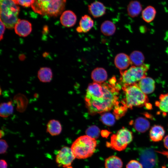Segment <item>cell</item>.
Masks as SVG:
<instances>
[{"mask_svg": "<svg viewBox=\"0 0 168 168\" xmlns=\"http://www.w3.org/2000/svg\"><path fill=\"white\" fill-rule=\"evenodd\" d=\"M119 84L95 82L88 85L85 97L86 106L91 115L105 112L118 104Z\"/></svg>", "mask_w": 168, "mask_h": 168, "instance_id": "obj_1", "label": "cell"}, {"mask_svg": "<svg viewBox=\"0 0 168 168\" xmlns=\"http://www.w3.org/2000/svg\"><path fill=\"white\" fill-rule=\"evenodd\" d=\"M122 89L125 96L122 104L127 108L132 109L133 107L145 106L147 109H151L147 96L141 90L137 83L122 86Z\"/></svg>", "mask_w": 168, "mask_h": 168, "instance_id": "obj_2", "label": "cell"}, {"mask_svg": "<svg viewBox=\"0 0 168 168\" xmlns=\"http://www.w3.org/2000/svg\"><path fill=\"white\" fill-rule=\"evenodd\" d=\"M66 0H32L31 7L35 13L49 17L57 16L64 9Z\"/></svg>", "mask_w": 168, "mask_h": 168, "instance_id": "obj_3", "label": "cell"}, {"mask_svg": "<svg viewBox=\"0 0 168 168\" xmlns=\"http://www.w3.org/2000/svg\"><path fill=\"white\" fill-rule=\"evenodd\" d=\"M96 146L95 139L84 135L77 139L73 142L71 148L75 158L84 159L92 156Z\"/></svg>", "mask_w": 168, "mask_h": 168, "instance_id": "obj_4", "label": "cell"}, {"mask_svg": "<svg viewBox=\"0 0 168 168\" xmlns=\"http://www.w3.org/2000/svg\"><path fill=\"white\" fill-rule=\"evenodd\" d=\"M0 20L6 28H14L18 19L20 7L12 0H0Z\"/></svg>", "mask_w": 168, "mask_h": 168, "instance_id": "obj_5", "label": "cell"}, {"mask_svg": "<svg viewBox=\"0 0 168 168\" xmlns=\"http://www.w3.org/2000/svg\"><path fill=\"white\" fill-rule=\"evenodd\" d=\"M149 66L143 64L139 66H132L124 71H120V83L122 86L137 83L146 77Z\"/></svg>", "mask_w": 168, "mask_h": 168, "instance_id": "obj_6", "label": "cell"}, {"mask_svg": "<svg viewBox=\"0 0 168 168\" xmlns=\"http://www.w3.org/2000/svg\"><path fill=\"white\" fill-rule=\"evenodd\" d=\"M133 138L132 133L127 128H123L116 134L111 136L110 142L107 143L106 145L116 151H123L132 141Z\"/></svg>", "mask_w": 168, "mask_h": 168, "instance_id": "obj_7", "label": "cell"}, {"mask_svg": "<svg viewBox=\"0 0 168 168\" xmlns=\"http://www.w3.org/2000/svg\"><path fill=\"white\" fill-rule=\"evenodd\" d=\"M75 158L71 148L66 146L58 150L56 156V162L58 166L67 168L71 166Z\"/></svg>", "mask_w": 168, "mask_h": 168, "instance_id": "obj_8", "label": "cell"}, {"mask_svg": "<svg viewBox=\"0 0 168 168\" xmlns=\"http://www.w3.org/2000/svg\"><path fill=\"white\" fill-rule=\"evenodd\" d=\"M140 160L143 168H153L156 161L154 153L150 149H147L142 152Z\"/></svg>", "mask_w": 168, "mask_h": 168, "instance_id": "obj_9", "label": "cell"}, {"mask_svg": "<svg viewBox=\"0 0 168 168\" xmlns=\"http://www.w3.org/2000/svg\"><path fill=\"white\" fill-rule=\"evenodd\" d=\"M31 24L25 20L18 19L14 27L16 33L19 36L26 37L32 30Z\"/></svg>", "mask_w": 168, "mask_h": 168, "instance_id": "obj_10", "label": "cell"}, {"mask_svg": "<svg viewBox=\"0 0 168 168\" xmlns=\"http://www.w3.org/2000/svg\"><path fill=\"white\" fill-rule=\"evenodd\" d=\"M89 13L94 18H98L104 15L106 12V7L100 2L96 1L88 6Z\"/></svg>", "mask_w": 168, "mask_h": 168, "instance_id": "obj_11", "label": "cell"}, {"mask_svg": "<svg viewBox=\"0 0 168 168\" xmlns=\"http://www.w3.org/2000/svg\"><path fill=\"white\" fill-rule=\"evenodd\" d=\"M137 84L141 90L146 94L153 92L155 89V81L149 77H146L142 78Z\"/></svg>", "mask_w": 168, "mask_h": 168, "instance_id": "obj_12", "label": "cell"}, {"mask_svg": "<svg viewBox=\"0 0 168 168\" xmlns=\"http://www.w3.org/2000/svg\"><path fill=\"white\" fill-rule=\"evenodd\" d=\"M60 21L62 25L64 27H72L76 23L77 16L73 11L70 10H66L62 14Z\"/></svg>", "mask_w": 168, "mask_h": 168, "instance_id": "obj_13", "label": "cell"}, {"mask_svg": "<svg viewBox=\"0 0 168 168\" xmlns=\"http://www.w3.org/2000/svg\"><path fill=\"white\" fill-rule=\"evenodd\" d=\"M114 63L120 71L125 70L131 64L129 56L124 53H119L114 58Z\"/></svg>", "mask_w": 168, "mask_h": 168, "instance_id": "obj_14", "label": "cell"}, {"mask_svg": "<svg viewBox=\"0 0 168 168\" xmlns=\"http://www.w3.org/2000/svg\"><path fill=\"white\" fill-rule=\"evenodd\" d=\"M94 24L93 20L90 16L87 15H84L81 17L76 30L79 33L87 32L92 28Z\"/></svg>", "mask_w": 168, "mask_h": 168, "instance_id": "obj_15", "label": "cell"}, {"mask_svg": "<svg viewBox=\"0 0 168 168\" xmlns=\"http://www.w3.org/2000/svg\"><path fill=\"white\" fill-rule=\"evenodd\" d=\"M108 77L106 70L103 68L97 67L91 73V77L94 82L102 84L106 80Z\"/></svg>", "mask_w": 168, "mask_h": 168, "instance_id": "obj_16", "label": "cell"}, {"mask_svg": "<svg viewBox=\"0 0 168 168\" xmlns=\"http://www.w3.org/2000/svg\"><path fill=\"white\" fill-rule=\"evenodd\" d=\"M165 134L163 127L160 125H154L150 130L149 136L153 142H158L161 141Z\"/></svg>", "mask_w": 168, "mask_h": 168, "instance_id": "obj_17", "label": "cell"}, {"mask_svg": "<svg viewBox=\"0 0 168 168\" xmlns=\"http://www.w3.org/2000/svg\"><path fill=\"white\" fill-rule=\"evenodd\" d=\"M46 126L47 132L52 136L59 135L62 131V127L60 123L56 119H53L49 121Z\"/></svg>", "mask_w": 168, "mask_h": 168, "instance_id": "obj_18", "label": "cell"}, {"mask_svg": "<svg viewBox=\"0 0 168 168\" xmlns=\"http://www.w3.org/2000/svg\"><path fill=\"white\" fill-rule=\"evenodd\" d=\"M134 128L138 132L143 133L148 129L150 126L149 121L143 117H139L132 123Z\"/></svg>", "mask_w": 168, "mask_h": 168, "instance_id": "obj_19", "label": "cell"}, {"mask_svg": "<svg viewBox=\"0 0 168 168\" xmlns=\"http://www.w3.org/2000/svg\"><path fill=\"white\" fill-rule=\"evenodd\" d=\"M142 9V5L140 2L137 0L130 1L127 7L128 15L132 17H135L139 14Z\"/></svg>", "mask_w": 168, "mask_h": 168, "instance_id": "obj_20", "label": "cell"}, {"mask_svg": "<svg viewBox=\"0 0 168 168\" xmlns=\"http://www.w3.org/2000/svg\"><path fill=\"white\" fill-rule=\"evenodd\" d=\"M37 77L39 80L42 82H50L53 78L52 71L49 68L42 67L38 71Z\"/></svg>", "mask_w": 168, "mask_h": 168, "instance_id": "obj_21", "label": "cell"}, {"mask_svg": "<svg viewBox=\"0 0 168 168\" xmlns=\"http://www.w3.org/2000/svg\"><path fill=\"white\" fill-rule=\"evenodd\" d=\"M101 33L106 36H110L115 33L116 27L114 24L111 21L106 20L101 24L100 27Z\"/></svg>", "mask_w": 168, "mask_h": 168, "instance_id": "obj_22", "label": "cell"}, {"mask_svg": "<svg viewBox=\"0 0 168 168\" xmlns=\"http://www.w3.org/2000/svg\"><path fill=\"white\" fill-rule=\"evenodd\" d=\"M123 163L119 157L112 156L106 158L105 161V168H122Z\"/></svg>", "mask_w": 168, "mask_h": 168, "instance_id": "obj_23", "label": "cell"}, {"mask_svg": "<svg viewBox=\"0 0 168 168\" xmlns=\"http://www.w3.org/2000/svg\"><path fill=\"white\" fill-rule=\"evenodd\" d=\"M156 14L155 8L151 6L146 7L142 11V18L146 22L150 23L154 19Z\"/></svg>", "mask_w": 168, "mask_h": 168, "instance_id": "obj_24", "label": "cell"}, {"mask_svg": "<svg viewBox=\"0 0 168 168\" xmlns=\"http://www.w3.org/2000/svg\"><path fill=\"white\" fill-rule=\"evenodd\" d=\"M129 58L131 65L133 66H139L144 64V57L143 54L140 51H135L130 54Z\"/></svg>", "mask_w": 168, "mask_h": 168, "instance_id": "obj_25", "label": "cell"}, {"mask_svg": "<svg viewBox=\"0 0 168 168\" xmlns=\"http://www.w3.org/2000/svg\"><path fill=\"white\" fill-rule=\"evenodd\" d=\"M155 105L161 111L168 113V93L161 94L159 100L155 102Z\"/></svg>", "mask_w": 168, "mask_h": 168, "instance_id": "obj_26", "label": "cell"}, {"mask_svg": "<svg viewBox=\"0 0 168 168\" xmlns=\"http://www.w3.org/2000/svg\"><path fill=\"white\" fill-rule=\"evenodd\" d=\"M13 107L11 101L2 103L0 106V115L3 118L10 116L13 112Z\"/></svg>", "mask_w": 168, "mask_h": 168, "instance_id": "obj_27", "label": "cell"}, {"mask_svg": "<svg viewBox=\"0 0 168 168\" xmlns=\"http://www.w3.org/2000/svg\"><path fill=\"white\" fill-rule=\"evenodd\" d=\"M100 120L105 124L110 126L114 123L115 118L114 116L111 113H106L103 114L101 117Z\"/></svg>", "mask_w": 168, "mask_h": 168, "instance_id": "obj_28", "label": "cell"}, {"mask_svg": "<svg viewBox=\"0 0 168 168\" xmlns=\"http://www.w3.org/2000/svg\"><path fill=\"white\" fill-rule=\"evenodd\" d=\"M100 129L96 126L93 125L88 128L86 131V135L94 139L98 138L100 135Z\"/></svg>", "mask_w": 168, "mask_h": 168, "instance_id": "obj_29", "label": "cell"}, {"mask_svg": "<svg viewBox=\"0 0 168 168\" xmlns=\"http://www.w3.org/2000/svg\"><path fill=\"white\" fill-rule=\"evenodd\" d=\"M119 103L114 107V113L116 118L119 119L124 115L128 109L122 105L119 106Z\"/></svg>", "mask_w": 168, "mask_h": 168, "instance_id": "obj_30", "label": "cell"}, {"mask_svg": "<svg viewBox=\"0 0 168 168\" xmlns=\"http://www.w3.org/2000/svg\"><path fill=\"white\" fill-rule=\"evenodd\" d=\"M126 168H143L142 165L136 160H131L127 164Z\"/></svg>", "mask_w": 168, "mask_h": 168, "instance_id": "obj_31", "label": "cell"}, {"mask_svg": "<svg viewBox=\"0 0 168 168\" xmlns=\"http://www.w3.org/2000/svg\"><path fill=\"white\" fill-rule=\"evenodd\" d=\"M17 5L28 7L31 6L32 0H12Z\"/></svg>", "mask_w": 168, "mask_h": 168, "instance_id": "obj_32", "label": "cell"}, {"mask_svg": "<svg viewBox=\"0 0 168 168\" xmlns=\"http://www.w3.org/2000/svg\"><path fill=\"white\" fill-rule=\"evenodd\" d=\"M0 154H4L7 151L8 147V144L5 140L1 139L0 141Z\"/></svg>", "mask_w": 168, "mask_h": 168, "instance_id": "obj_33", "label": "cell"}, {"mask_svg": "<svg viewBox=\"0 0 168 168\" xmlns=\"http://www.w3.org/2000/svg\"><path fill=\"white\" fill-rule=\"evenodd\" d=\"M5 26L0 20V40L3 38V35L5 30Z\"/></svg>", "mask_w": 168, "mask_h": 168, "instance_id": "obj_34", "label": "cell"}, {"mask_svg": "<svg viewBox=\"0 0 168 168\" xmlns=\"http://www.w3.org/2000/svg\"><path fill=\"white\" fill-rule=\"evenodd\" d=\"M0 168H7V163L6 161L3 159L0 160Z\"/></svg>", "mask_w": 168, "mask_h": 168, "instance_id": "obj_35", "label": "cell"}, {"mask_svg": "<svg viewBox=\"0 0 168 168\" xmlns=\"http://www.w3.org/2000/svg\"><path fill=\"white\" fill-rule=\"evenodd\" d=\"M164 147L168 149V135L166 136L163 140Z\"/></svg>", "mask_w": 168, "mask_h": 168, "instance_id": "obj_36", "label": "cell"}, {"mask_svg": "<svg viewBox=\"0 0 168 168\" xmlns=\"http://www.w3.org/2000/svg\"><path fill=\"white\" fill-rule=\"evenodd\" d=\"M110 134V132L107 130H102L101 132V135L103 137L107 138Z\"/></svg>", "mask_w": 168, "mask_h": 168, "instance_id": "obj_37", "label": "cell"}, {"mask_svg": "<svg viewBox=\"0 0 168 168\" xmlns=\"http://www.w3.org/2000/svg\"><path fill=\"white\" fill-rule=\"evenodd\" d=\"M66 168H72V167L71 166H69Z\"/></svg>", "mask_w": 168, "mask_h": 168, "instance_id": "obj_38", "label": "cell"}]
</instances>
